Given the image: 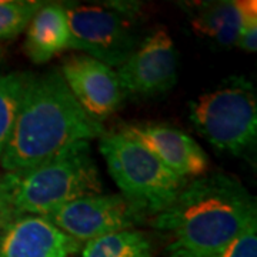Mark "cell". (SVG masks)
I'll return each mask as SVG.
<instances>
[{
    "label": "cell",
    "instance_id": "18",
    "mask_svg": "<svg viewBox=\"0 0 257 257\" xmlns=\"http://www.w3.org/2000/svg\"><path fill=\"white\" fill-rule=\"evenodd\" d=\"M236 46L241 50L254 53L257 50V2L247 0V8L244 13V20Z\"/></svg>",
    "mask_w": 257,
    "mask_h": 257
},
{
    "label": "cell",
    "instance_id": "15",
    "mask_svg": "<svg viewBox=\"0 0 257 257\" xmlns=\"http://www.w3.org/2000/svg\"><path fill=\"white\" fill-rule=\"evenodd\" d=\"M30 73L0 74V157L9 143Z\"/></svg>",
    "mask_w": 257,
    "mask_h": 257
},
{
    "label": "cell",
    "instance_id": "7",
    "mask_svg": "<svg viewBox=\"0 0 257 257\" xmlns=\"http://www.w3.org/2000/svg\"><path fill=\"white\" fill-rule=\"evenodd\" d=\"M77 241L133 229L146 220V214L121 194H89L43 216Z\"/></svg>",
    "mask_w": 257,
    "mask_h": 257
},
{
    "label": "cell",
    "instance_id": "14",
    "mask_svg": "<svg viewBox=\"0 0 257 257\" xmlns=\"http://www.w3.org/2000/svg\"><path fill=\"white\" fill-rule=\"evenodd\" d=\"M152 253L153 244L147 233L128 229L87 241L82 257H150Z\"/></svg>",
    "mask_w": 257,
    "mask_h": 257
},
{
    "label": "cell",
    "instance_id": "8",
    "mask_svg": "<svg viewBox=\"0 0 257 257\" xmlns=\"http://www.w3.org/2000/svg\"><path fill=\"white\" fill-rule=\"evenodd\" d=\"M124 94L153 96L170 90L177 80V53L172 36L157 29L116 72Z\"/></svg>",
    "mask_w": 257,
    "mask_h": 257
},
{
    "label": "cell",
    "instance_id": "3",
    "mask_svg": "<svg viewBox=\"0 0 257 257\" xmlns=\"http://www.w3.org/2000/svg\"><path fill=\"white\" fill-rule=\"evenodd\" d=\"M2 182L15 217L46 216L66 203L101 193L103 189L89 142L66 147L29 170L5 173Z\"/></svg>",
    "mask_w": 257,
    "mask_h": 257
},
{
    "label": "cell",
    "instance_id": "12",
    "mask_svg": "<svg viewBox=\"0 0 257 257\" xmlns=\"http://www.w3.org/2000/svg\"><path fill=\"white\" fill-rule=\"evenodd\" d=\"M247 0L196 2L186 6L193 30L223 47L236 46Z\"/></svg>",
    "mask_w": 257,
    "mask_h": 257
},
{
    "label": "cell",
    "instance_id": "6",
    "mask_svg": "<svg viewBox=\"0 0 257 257\" xmlns=\"http://www.w3.org/2000/svg\"><path fill=\"white\" fill-rule=\"evenodd\" d=\"M69 25V49L80 50L87 56L120 67L136 47L138 39L120 6H64Z\"/></svg>",
    "mask_w": 257,
    "mask_h": 257
},
{
    "label": "cell",
    "instance_id": "17",
    "mask_svg": "<svg viewBox=\"0 0 257 257\" xmlns=\"http://www.w3.org/2000/svg\"><path fill=\"white\" fill-rule=\"evenodd\" d=\"M213 257H257V223L248 226Z\"/></svg>",
    "mask_w": 257,
    "mask_h": 257
},
{
    "label": "cell",
    "instance_id": "1",
    "mask_svg": "<svg viewBox=\"0 0 257 257\" xmlns=\"http://www.w3.org/2000/svg\"><path fill=\"white\" fill-rule=\"evenodd\" d=\"M254 223V196L237 179L213 173L184 184L152 226L170 237L166 257H213Z\"/></svg>",
    "mask_w": 257,
    "mask_h": 257
},
{
    "label": "cell",
    "instance_id": "19",
    "mask_svg": "<svg viewBox=\"0 0 257 257\" xmlns=\"http://www.w3.org/2000/svg\"><path fill=\"white\" fill-rule=\"evenodd\" d=\"M13 219H15V214L12 211L8 193H6V189H5L2 177H0V231L5 229Z\"/></svg>",
    "mask_w": 257,
    "mask_h": 257
},
{
    "label": "cell",
    "instance_id": "11",
    "mask_svg": "<svg viewBox=\"0 0 257 257\" xmlns=\"http://www.w3.org/2000/svg\"><path fill=\"white\" fill-rule=\"evenodd\" d=\"M121 132L139 140L182 179L200 177L207 172L209 157L187 133L167 124H133Z\"/></svg>",
    "mask_w": 257,
    "mask_h": 257
},
{
    "label": "cell",
    "instance_id": "5",
    "mask_svg": "<svg viewBox=\"0 0 257 257\" xmlns=\"http://www.w3.org/2000/svg\"><path fill=\"white\" fill-rule=\"evenodd\" d=\"M190 121L219 152L250 153L257 140V96L253 83L231 76L189 104Z\"/></svg>",
    "mask_w": 257,
    "mask_h": 257
},
{
    "label": "cell",
    "instance_id": "13",
    "mask_svg": "<svg viewBox=\"0 0 257 257\" xmlns=\"http://www.w3.org/2000/svg\"><path fill=\"white\" fill-rule=\"evenodd\" d=\"M70 33L66 9L59 3H43L26 28L25 50L36 64L47 63L69 49Z\"/></svg>",
    "mask_w": 257,
    "mask_h": 257
},
{
    "label": "cell",
    "instance_id": "10",
    "mask_svg": "<svg viewBox=\"0 0 257 257\" xmlns=\"http://www.w3.org/2000/svg\"><path fill=\"white\" fill-rule=\"evenodd\" d=\"M79 247L43 216H19L0 231V257H69Z\"/></svg>",
    "mask_w": 257,
    "mask_h": 257
},
{
    "label": "cell",
    "instance_id": "4",
    "mask_svg": "<svg viewBox=\"0 0 257 257\" xmlns=\"http://www.w3.org/2000/svg\"><path fill=\"white\" fill-rule=\"evenodd\" d=\"M100 153L120 194L145 214H159L177 199L186 180L124 132L103 135Z\"/></svg>",
    "mask_w": 257,
    "mask_h": 257
},
{
    "label": "cell",
    "instance_id": "16",
    "mask_svg": "<svg viewBox=\"0 0 257 257\" xmlns=\"http://www.w3.org/2000/svg\"><path fill=\"white\" fill-rule=\"evenodd\" d=\"M42 5L36 0H0V40L23 33Z\"/></svg>",
    "mask_w": 257,
    "mask_h": 257
},
{
    "label": "cell",
    "instance_id": "2",
    "mask_svg": "<svg viewBox=\"0 0 257 257\" xmlns=\"http://www.w3.org/2000/svg\"><path fill=\"white\" fill-rule=\"evenodd\" d=\"M103 135V124L83 110L59 69L30 74L0 165L6 173L25 172L66 147Z\"/></svg>",
    "mask_w": 257,
    "mask_h": 257
},
{
    "label": "cell",
    "instance_id": "9",
    "mask_svg": "<svg viewBox=\"0 0 257 257\" xmlns=\"http://www.w3.org/2000/svg\"><path fill=\"white\" fill-rule=\"evenodd\" d=\"M59 70L83 110L99 123L117 110L126 96L117 73L90 56H69Z\"/></svg>",
    "mask_w": 257,
    "mask_h": 257
}]
</instances>
